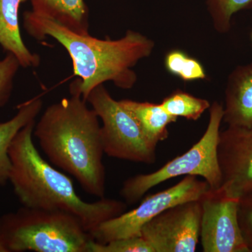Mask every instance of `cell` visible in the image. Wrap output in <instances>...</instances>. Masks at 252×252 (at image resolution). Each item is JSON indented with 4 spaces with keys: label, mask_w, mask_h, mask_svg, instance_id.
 Returning <instances> with one entry per match:
<instances>
[{
    "label": "cell",
    "mask_w": 252,
    "mask_h": 252,
    "mask_svg": "<svg viewBox=\"0 0 252 252\" xmlns=\"http://www.w3.org/2000/svg\"><path fill=\"white\" fill-rule=\"evenodd\" d=\"M238 220L245 243L252 252V192L239 198Z\"/></svg>",
    "instance_id": "cell-21"
},
{
    "label": "cell",
    "mask_w": 252,
    "mask_h": 252,
    "mask_svg": "<svg viewBox=\"0 0 252 252\" xmlns=\"http://www.w3.org/2000/svg\"><path fill=\"white\" fill-rule=\"evenodd\" d=\"M23 27L37 40L47 36L56 39L72 60L74 75L79 77L70 90L86 100L96 86L112 81L119 89L134 87L137 76L132 68L149 57L155 44L139 32L128 30L121 39H100L90 34H79L51 18L27 11L23 14Z\"/></svg>",
    "instance_id": "cell-1"
},
{
    "label": "cell",
    "mask_w": 252,
    "mask_h": 252,
    "mask_svg": "<svg viewBox=\"0 0 252 252\" xmlns=\"http://www.w3.org/2000/svg\"><path fill=\"white\" fill-rule=\"evenodd\" d=\"M200 239L204 252H250L238 220L239 199L220 189L210 190L200 200Z\"/></svg>",
    "instance_id": "cell-9"
},
{
    "label": "cell",
    "mask_w": 252,
    "mask_h": 252,
    "mask_svg": "<svg viewBox=\"0 0 252 252\" xmlns=\"http://www.w3.org/2000/svg\"><path fill=\"white\" fill-rule=\"evenodd\" d=\"M0 252H8L7 250L5 248L4 244L2 243L1 240H0Z\"/></svg>",
    "instance_id": "cell-22"
},
{
    "label": "cell",
    "mask_w": 252,
    "mask_h": 252,
    "mask_svg": "<svg viewBox=\"0 0 252 252\" xmlns=\"http://www.w3.org/2000/svg\"><path fill=\"white\" fill-rule=\"evenodd\" d=\"M32 11L79 34H89V11L84 0H30Z\"/></svg>",
    "instance_id": "cell-13"
},
{
    "label": "cell",
    "mask_w": 252,
    "mask_h": 252,
    "mask_svg": "<svg viewBox=\"0 0 252 252\" xmlns=\"http://www.w3.org/2000/svg\"><path fill=\"white\" fill-rule=\"evenodd\" d=\"M0 240L8 252H86L93 238L71 214L23 206L0 217Z\"/></svg>",
    "instance_id": "cell-4"
},
{
    "label": "cell",
    "mask_w": 252,
    "mask_h": 252,
    "mask_svg": "<svg viewBox=\"0 0 252 252\" xmlns=\"http://www.w3.org/2000/svg\"><path fill=\"white\" fill-rule=\"evenodd\" d=\"M210 120L201 138L186 153L172 159L157 171L141 174L127 179L120 195L126 203L138 202L144 194L156 186L180 176L201 177L212 190L221 186L222 178L217 155L223 106L215 102L210 107Z\"/></svg>",
    "instance_id": "cell-5"
},
{
    "label": "cell",
    "mask_w": 252,
    "mask_h": 252,
    "mask_svg": "<svg viewBox=\"0 0 252 252\" xmlns=\"http://www.w3.org/2000/svg\"><path fill=\"white\" fill-rule=\"evenodd\" d=\"M222 182L220 189L239 199L252 192V127L228 126L217 147Z\"/></svg>",
    "instance_id": "cell-10"
},
{
    "label": "cell",
    "mask_w": 252,
    "mask_h": 252,
    "mask_svg": "<svg viewBox=\"0 0 252 252\" xmlns=\"http://www.w3.org/2000/svg\"><path fill=\"white\" fill-rule=\"evenodd\" d=\"M27 0H0V46L14 55L21 67H36L40 57L25 44L20 29L19 9Z\"/></svg>",
    "instance_id": "cell-12"
},
{
    "label": "cell",
    "mask_w": 252,
    "mask_h": 252,
    "mask_svg": "<svg viewBox=\"0 0 252 252\" xmlns=\"http://www.w3.org/2000/svg\"><path fill=\"white\" fill-rule=\"evenodd\" d=\"M201 216L200 200L179 204L146 223L140 235L155 252H194L200 239Z\"/></svg>",
    "instance_id": "cell-8"
},
{
    "label": "cell",
    "mask_w": 252,
    "mask_h": 252,
    "mask_svg": "<svg viewBox=\"0 0 252 252\" xmlns=\"http://www.w3.org/2000/svg\"><path fill=\"white\" fill-rule=\"evenodd\" d=\"M102 122L104 154L127 161L154 164L158 144L147 137L131 113L114 99L104 84L96 86L86 99Z\"/></svg>",
    "instance_id": "cell-6"
},
{
    "label": "cell",
    "mask_w": 252,
    "mask_h": 252,
    "mask_svg": "<svg viewBox=\"0 0 252 252\" xmlns=\"http://www.w3.org/2000/svg\"><path fill=\"white\" fill-rule=\"evenodd\" d=\"M35 121L15 136L9 149L11 162L9 181L24 207L63 211L77 217L86 231L122 215L127 205L121 200L99 198L93 203L78 195L67 175L44 160L33 142Z\"/></svg>",
    "instance_id": "cell-3"
},
{
    "label": "cell",
    "mask_w": 252,
    "mask_h": 252,
    "mask_svg": "<svg viewBox=\"0 0 252 252\" xmlns=\"http://www.w3.org/2000/svg\"><path fill=\"white\" fill-rule=\"evenodd\" d=\"M21 67L14 55L7 54L0 61V107L7 103L12 93L15 77Z\"/></svg>",
    "instance_id": "cell-20"
},
{
    "label": "cell",
    "mask_w": 252,
    "mask_h": 252,
    "mask_svg": "<svg viewBox=\"0 0 252 252\" xmlns=\"http://www.w3.org/2000/svg\"><path fill=\"white\" fill-rule=\"evenodd\" d=\"M42 106L40 97H34L20 104L12 119L0 123V185H4L9 181L11 168L9 149L11 142L23 127L35 121Z\"/></svg>",
    "instance_id": "cell-14"
},
{
    "label": "cell",
    "mask_w": 252,
    "mask_h": 252,
    "mask_svg": "<svg viewBox=\"0 0 252 252\" xmlns=\"http://www.w3.org/2000/svg\"><path fill=\"white\" fill-rule=\"evenodd\" d=\"M120 102L135 117L151 140L158 144L168 137L167 127L175 122L177 118L169 114L160 104L137 102L131 99H122Z\"/></svg>",
    "instance_id": "cell-15"
},
{
    "label": "cell",
    "mask_w": 252,
    "mask_h": 252,
    "mask_svg": "<svg viewBox=\"0 0 252 252\" xmlns=\"http://www.w3.org/2000/svg\"><path fill=\"white\" fill-rule=\"evenodd\" d=\"M211 190L206 181L185 176L177 185L149 195L136 208L106 220L89 233L93 240L102 244L137 236L146 223L162 212L185 202L201 200Z\"/></svg>",
    "instance_id": "cell-7"
},
{
    "label": "cell",
    "mask_w": 252,
    "mask_h": 252,
    "mask_svg": "<svg viewBox=\"0 0 252 252\" xmlns=\"http://www.w3.org/2000/svg\"><path fill=\"white\" fill-rule=\"evenodd\" d=\"M160 105L170 115L197 121L211 104L205 99L199 98L182 91H177L165 97Z\"/></svg>",
    "instance_id": "cell-16"
},
{
    "label": "cell",
    "mask_w": 252,
    "mask_h": 252,
    "mask_svg": "<svg viewBox=\"0 0 252 252\" xmlns=\"http://www.w3.org/2000/svg\"><path fill=\"white\" fill-rule=\"evenodd\" d=\"M223 122L232 127H252V63L235 68L228 77Z\"/></svg>",
    "instance_id": "cell-11"
},
{
    "label": "cell",
    "mask_w": 252,
    "mask_h": 252,
    "mask_svg": "<svg viewBox=\"0 0 252 252\" xmlns=\"http://www.w3.org/2000/svg\"><path fill=\"white\" fill-rule=\"evenodd\" d=\"M207 7L214 28L223 34L230 31L233 15L252 9V0H207Z\"/></svg>",
    "instance_id": "cell-17"
},
{
    "label": "cell",
    "mask_w": 252,
    "mask_h": 252,
    "mask_svg": "<svg viewBox=\"0 0 252 252\" xmlns=\"http://www.w3.org/2000/svg\"><path fill=\"white\" fill-rule=\"evenodd\" d=\"M45 109L33 135L56 166L74 177L89 195L104 198L106 172L99 117L80 94L70 90Z\"/></svg>",
    "instance_id": "cell-2"
},
{
    "label": "cell",
    "mask_w": 252,
    "mask_h": 252,
    "mask_svg": "<svg viewBox=\"0 0 252 252\" xmlns=\"http://www.w3.org/2000/svg\"><path fill=\"white\" fill-rule=\"evenodd\" d=\"M86 252H155L152 245L140 235L117 239L102 244L94 240L87 245Z\"/></svg>",
    "instance_id": "cell-19"
},
{
    "label": "cell",
    "mask_w": 252,
    "mask_h": 252,
    "mask_svg": "<svg viewBox=\"0 0 252 252\" xmlns=\"http://www.w3.org/2000/svg\"><path fill=\"white\" fill-rule=\"evenodd\" d=\"M165 65L170 74L183 81L203 80L207 78L203 64L180 50H172L167 53Z\"/></svg>",
    "instance_id": "cell-18"
}]
</instances>
